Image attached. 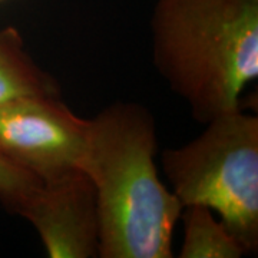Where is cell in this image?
I'll return each mask as SVG.
<instances>
[{
	"label": "cell",
	"instance_id": "obj_1",
	"mask_svg": "<svg viewBox=\"0 0 258 258\" xmlns=\"http://www.w3.org/2000/svg\"><path fill=\"white\" fill-rule=\"evenodd\" d=\"M151 115L115 103L89 120L81 169L91 179L99 224L98 257L169 258L182 205L161 182Z\"/></svg>",
	"mask_w": 258,
	"mask_h": 258
},
{
	"label": "cell",
	"instance_id": "obj_6",
	"mask_svg": "<svg viewBox=\"0 0 258 258\" xmlns=\"http://www.w3.org/2000/svg\"><path fill=\"white\" fill-rule=\"evenodd\" d=\"M28 96H57L55 82L23 47L13 28L0 32V106Z\"/></svg>",
	"mask_w": 258,
	"mask_h": 258
},
{
	"label": "cell",
	"instance_id": "obj_4",
	"mask_svg": "<svg viewBox=\"0 0 258 258\" xmlns=\"http://www.w3.org/2000/svg\"><path fill=\"white\" fill-rule=\"evenodd\" d=\"M89 120L57 96H28L0 106V154L42 181L81 169Z\"/></svg>",
	"mask_w": 258,
	"mask_h": 258
},
{
	"label": "cell",
	"instance_id": "obj_8",
	"mask_svg": "<svg viewBox=\"0 0 258 258\" xmlns=\"http://www.w3.org/2000/svg\"><path fill=\"white\" fill-rule=\"evenodd\" d=\"M42 179L12 164L0 154V201L15 214H22Z\"/></svg>",
	"mask_w": 258,
	"mask_h": 258
},
{
	"label": "cell",
	"instance_id": "obj_5",
	"mask_svg": "<svg viewBox=\"0 0 258 258\" xmlns=\"http://www.w3.org/2000/svg\"><path fill=\"white\" fill-rule=\"evenodd\" d=\"M20 215L32 222L49 257H98L95 188L82 169L42 181Z\"/></svg>",
	"mask_w": 258,
	"mask_h": 258
},
{
	"label": "cell",
	"instance_id": "obj_2",
	"mask_svg": "<svg viewBox=\"0 0 258 258\" xmlns=\"http://www.w3.org/2000/svg\"><path fill=\"white\" fill-rule=\"evenodd\" d=\"M154 62L194 118L241 109L258 76V0H158Z\"/></svg>",
	"mask_w": 258,
	"mask_h": 258
},
{
	"label": "cell",
	"instance_id": "obj_3",
	"mask_svg": "<svg viewBox=\"0 0 258 258\" xmlns=\"http://www.w3.org/2000/svg\"><path fill=\"white\" fill-rule=\"evenodd\" d=\"M182 148L162 155L172 192L184 207L215 211L247 252L258 245V118L241 109L208 120Z\"/></svg>",
	"mask_w": 258,
	"mask_h": 258
},
{
	"label": "cell",
	"instance_id": "obj_7",
	"mask_svg": "<svg viewBox=\"0 0 258 258\" xmlns=\"http://www.w3.org/2000/svg\"><path fill=\"white\" fill-rule=\"evenodd\" d=\"M185 235L179 257L182 258H240L247 251L211 210L205 207H184Z\"/></svg>",
	"mask_w": 258,
	"mask_h": 258
}]
</instances>
